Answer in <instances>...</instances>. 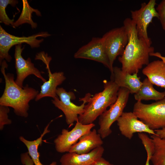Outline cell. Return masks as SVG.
Returning a JSON list of instances; mask_svg holds the SVG:
<instances>
[{
    "instance_id": "cell-8",
    "label": "cell",
    "mask_w": 165,
    "mask_h": 165,
    "mask_svg": "<svg viewBox=\"0 0 165 165\" xmlns=\"http://www.w3.org/2000/svg\"><path fill=\"white\" fill-rule=\"evenodd\" d=\"M101 38L111 65L113 68L116 57L123 55L128 43V36L125 28L123 26L113 28L105 34Z\"/></svg>"
},
{
    "instance_id": "cell-10",
    "label": "cell",
    "mask_w": 165,
    "mask_h": 165,
    "mask_svg": "<svg viewBox=\"0 0 165 165\" xmlns=\"http://www.w3.org/2000/svg\"><path fill=\"white\" fill-rule=\"evenodd\" d=\"M95 126L93 123L84 125L77 120L74 127L70 131L63 129L61 134L54 141L56 151L61 153L69 152L72 146L77 143L80 138L90 131Z\"/></svg>"
},
{
    "instance_id": "cell-3",
    "label": "cell",
    "mask_w": 165,
    "mask_h": 165,
    "mask_svg": "<svg viewBox=\"0 0 165 165\" xmlns=\"http://www.w3.org/2000/svg\"><path fill=\"white\" fill-rule=\"evenodd\" d=\"M104 89L95 94L92 97L91 94L85 105L84 111L78 117V121L84 125L93 123L109 106L114 104L118 97L120 87L113 81H103Z\"/></svg>"
},
{
    "instance_id": "cell-15",
    "label": "cell",
    "mask_w": 165,
    "mask_h": 165,
    "mask_svg": "<svg viewBox=\"0 0 165 165\" xmlns=\"http://www.w3.org/2000/svg\"><path fill=\"white\" fill-rule=\"evenodd\" d=\"M104 151V148L101 146L85 154L68 152L61 158V165H92L102 157Z\"/></svg>"
},
{
    "instance_id": "cell-31",
    "label": "cell",
    "mask_w": 165,
    "mask_h": 165,
    "mask_svg": "<svg viewBox=\"0 0 165 165\" xmlns=\"http://www.w3.org/2000/svg\"><path fill=\"white\" fill-rule=\"evenodd\" d=\"M92 165H94L93 164H92Z\"/></svg>"
},
{
    "instance_id": "cell-4",
    "label": "cell",
    "mask_w": 165,
    "mask_h": 165,
    "mask_svg": "<svg viewBox=\"0 0 165 165\" xmlns=\"http://www.w3.org/2000/svg\"><path fill=\"white\" fill-rule=\"evenodd\" d=\"M133 112L152 130L165 128V97L150 104L137 101Z\"/></svg>"
},
{
    "instance_id": "cell-2",
    "label": "cell",
    "mask_w": 165,
    "mask_h": 165,
    "mask_svg": "<svg viewBox=\"0 0 165 165\" xmlns=\"http://www.w3.org/2000/svg\"><path fill=\"white\" fill-rule=\"evenodd\" d=\"M1 72L5 81L3 93L0 98V105L11 107L15 114L19 116L27 117L30 101L35 98L39 92L27 84L22 88L18 85L14 80V75L10 73L6 74L5 69L8 65L5 60L2 62Z\"/></svg>"
},
{
    "instance_id": "cell-11",
    "label": "cell",
    "mask_w": 165,
    "mask_h": 165,
    "mask_svg": "<svg viewBox=\"0 0 165 165\" xmlns=\"http://www.w3.org/2000/svg\"><path fill=\"white\" fill-rule=\"evenodd\" d=\"M75 58L90 59L102 64L112 72L113 68L105 49L102 38L93 37L86 44L80 48L74 54Z\"/></svg>"
},
{
    "instance_id": "cell-28",
    "label": "cell",
    "mask_w": 165,
    "mask_h": 165,
    "mask_svg": "<svg viewBox=\"0 0 165 165\" xmlns=\"http://www.w3.org/2000/svg\"><path fill=\"white\" fill-rule=\"evenodd\" d=\"M93 164L94 165H114L102 157L96 161Z\"/></svg>"
},
{
    "instance_id": "cell-18",
    "label": "cell",
    "mask_w": 165,
    "mask_h": 165,
    "mask_svg": "<svg viewBox=\"0 0 165 165\" xmlns=\"http://www.w3.org/2000/svg\"><path fill=\"white\" fill-rule=\"evenodd\" d=\"M142 73L153 85L165 89V64L162 60L149 63Z\"/></svg>"
},
{
    "instance_id": "cell-14",
    "label": "cell",
    "mask_w": 165,
    "mask_h": 165,
    "mask_svg": "<svg viewBox=\"0 0 165 165\" xmlns=\"http://www.w3.org/2000/svg\"><path fill=\"white\" fill-rule=\"evenodd\" d=\"M51 58L47 55L43 56L41 60L46 64L48 73L49 80L41 86V91L35 98L37 101L45 97H51L54 99L58 97L56 94L57 86L61 84L65 80L66 77L63 72L51 73L49 68V64Z\"/></svg>"
},
{
    "instance_id": "cell-20",
    "label": "cell",
    "mask_w": 165,
    "mask_h": 165,
    "mask_svg": "<svg viewBox=\"0 0 165 165\" xmlns=\"http://www.w3.org/2000/svg\"><path fill=\"white\" fill-rule=\"evenodd\" d=\"M142 85L138 91L134 94L137 101L154 100L158 101L165 97V91L160 92L156 90L153 85L147 78L142 82Z\"/></svg>"
},
{
    "instance_id": "cell-30",
    "label": "cell",
    "mask_w": 165,
    "mask_h": 165,
    "mask_svg": "<svg viewBox=\"0 0 165 165\" xmlns=\"http://www.w3.org/2000/svg\"><path fill=\"white\" fill-rule=\"evenodd\" d=\"M150 56H155L160 58L165 64V57L163 56L160 53L154 52L150 53Z\"/></svg>"
},
{
    "instance_id": "cell-23",
    "label": "cell",
    "mask_w": 165,
    "mask_h": 165,
    "mask_svg": "<svg viewBox=\"0 0 165 165\" xmlns=\"http://www.w3.org/2000/svg\"><path fill=\"white\" fill-rule=\"evenodd\" d=\"M18 2L16 0H0V22L6 25H11L13 27L14 19H10L7 15L6 8L7 6L10 4L14 7L18 4Z\"/></svg>"
},
{
    "instance_id": "cell-17",
    "label": "cell",
    "mask_w": 165,
    "mask_h": 165,
    "mask_svg": "<svg viewBox=\"0 0 165 165\" xmlns=\"http://www.w3.org/2000/svg\"><path fill=\"white\" fill-rule=\"evenodd\" d=\"M102 139L96 130L94 129L80 138L79 141L72 146L69 152L80 154L87 153L102 146L103 143Z\"/></svg>"
},
{
    "instance_id": "cell-6",
    "label": "cell",
    "mask_w": 165,
    "mask_h": 165,
    "mask_svg": "<svg viewBox=\"0 0 165 165\" xmlns=\"http://www.w3.org/2000/svg\"><path fill=\"white\" fill-rule=\"evenodd\" d=\"M130 93L127 89L120 87L116 101L110 106L108 110H106L99 116L98 121L99 128L97 132L102 139L107 137L112 133L111 127L123 112Z\"/></svg>"
},
{
    "instance_id": "cell-21",
    "label": "cell",
    "mask_w": 165,
    "mask_h": 165,
    "mask_svg": "<svg viewBox=\"0 0 165 165\" xmlns=\"http://www.w3.org/2000/svg\"><path fill=\"white\" fill-rule=\"evenodd\" d=\"M150 138L154 146L150 161L153 165H165V138L157 135H152Z\"/></svg>"
},
{
    "instance_id": "cell-29",
    "label": "cell",
    "mask_w": 165,
    "mask_h": 165,
    "mask_svg": "<svg viewBox=\"0 0 165 165\" xmlns=\"http://www.w3.org/2000/svg\"><path fill=\"white\" fill-rule=\"evenodd\" d=\"M156 134L162 138H165V128L154 130Z\"/></svg>"
},
{
    "instance_id": "cell-24",
    "label": "cell",
    "mask_w": 165,
    "mask_h": 165,
    "mask_svg": "<svg viewBox=\"0 0 165 165\" xmlns=\"http://www.w3.org/2000/svg\"><path fill=\"white\" fill-rule=\"evenodd\" d=\"M9 112L8 107L0 105V130H3L4 126L11 124L12 121L9 119L8 114Z\"/></svg>"
},
{
    "instance_id": "cell-22",
    "label": "cell",
    "mask_w": 165,
    "mask_h": 165,
    "mask_svg": "<svg viewBox=\"0 0 165 165\" xmlns=\"http://www.w3.org/2000/svg\"><path fill=\"white\" fill-rule=\"evenodd\" d=\"M23 8L22 12L18 19L14 22L13 27H17L20 25L28 23L31 25L32 28H36L37 27L36 23L34 22L31 19L32 12L36 13L38 16H41V13L38 10L31 7L29 5L27 0H22Z\"/></svg>"
},
{
    "instance_id": "cell-9",
    "label": "cell",
    "mask_w": 165,
    "mask_h": 165,
    "mask_svg": "<svg viewBox=\"0 0 165 165\" xmlns=\"http://www.w3.org/2000/svg\"><path fill=\"white\" fill-rule=\"evenodd\" d=\"M156 4L155 0H150L147 3H142L139 9L130 11L131 19L136 24L138 37L145 39L150 46L152 42L148 36L147 29L154 17L159 18L155 8Z\"/></svg>"
},
{
    "instance_id": "cell-1",
    "label": "cell",
    "mask_w": 165,
    "mask_h": 165,
    "mask_svg": "<svg viewBox=\"0 0 165 165\" xmlns=\"http://www.w3.org/2000/svg\"><path fill=\"white\" fill-rule=\"evenodd\" d=\"M123 26L127 34L128 42L118 60L123 71L130 74L138 73L143 65L149 63L150 54L154 52V48L144 39L139 38L136 24L131 18H126Z\"/></svg>"
},
{
    "instance_id": "cell-5",
    "label": "cell",
    "mask_w": 165,
    "mask_h": 165,
    "mask_svg": "<svg viewBox=\"0 0 165 165\" xmlns=\"http://www.w3.org/2000/svg\"><path fill=\"white\" fill-rule=\"evenodd\" d=\"M56 94L59 98L57 97L53 99L52 103L63 112L66 123L71 127L78 120V116L83 113L85 104L87 103L90 94L88 93L83 97L79 99V101H83L80 105H76L71 101L76 98L74 93L72 91L67 92L62 87L57 88Z\"/></svg>"
},
{
    "instance_id": "cell-13",
    "label": "cell",
    "mask_w": 165,
    "mask_h": 165,
    "mask_svg": "<svg viewBox=\"0 0 165 165\" xmlns=\"http://www.w3.org/2000/svg\"><path fill=\"white\" fill-rule=\"evenodd\" d=\"M24 49V47L22 48L21 44L15 46L14 58L17 74L16 78L15 80L16 84L21 88H23L24 80L31 75H35L44 82L46 81L42 76L41 72L35 67L31 58L28 57L27 60H25L23 57L21 53Z\"/></svg>"
},
{
    "instance_id": "cell-7",
    "label": "cell",
    "mask_w": 165,
    "mask_h": 165,
    "mask_svg": "<svg viewBox=\"0 0 165 165\" xmlns=\"http://www.w3.org/2000/svg\"><path fill=\"white\" fill-rule=\"evenodd\" d=\"M51 35L47 32H42L28 37H18L11 35L6 31L0 25V64L5 59L9 62L12 58L9 51L14 45L26 43L32 48H38L43 41V39H38V37H46Z\"/></svg>"
},
{
    "instance_id": "cell-19",
    "label": "cell",
    "mask_w": 165,
    "mask_h": 165,
    "mask_svg": "<svg viewBox=\"0 0 165 165\" xmlns=\"http://www.w3.org/2000/svg\"><path fill=\"white\" fill-rule=\"evenodd\" d=\"M52 121L53 120H51L47 125L41 136L36 139L33 141H29L22 136H20L19 138L20 141L27 147L28 151V152L35 165H44L40 161L39 158L40 155L38 149L39 146L41 145L42 143V138L44 136L50 132L48 128ZM49 165H57V163L56 162L53 161Z\"/></svg>"
},
{
    "instance_id": "cell-25",
    "label": "cell",
    "mask_w": 165,
    "mask_h": 165,
    "mask_svg": "<svg viewBox=\"0 0 165 165\" xmlns=\"http://www.w3.org/2000/svg\"><path fill=\"white\" fill-rule=\"evenodd\" d=\"M156 9L162 28L165 31V0L162 1Z\"/></svg>"
},
{
    "instance_id": "cell-16",
    "label": "cell",
    "mask_w": 165,
    "mask_h": 165,
    "mask_svg": "<svg viewBox=\"0 0 165 165\" xmlns=\"http://www.w3.org/2000/svg\"><path fill=\"white\" fill-rule=\"evenodd\" d=\"M137 74H130L123 72L120 68L113 67L111 80L119 87L126 88L130 94H135L139 90L142 83Z\"/></svg>"
},
{
    "instance_id": "cell-27",
    "label": "cell",
    "mask_w": 165,
    "mask_h": 165,
    "mask_svg": "<svg viewBox=\"0 0 165 165\" xmlns=\"http://www.w3.org/2000/svg\"><path fill=\"white\" fill-rule=\"evenodd\" d=\"M20 157L21 162L23 165H34V162L28 152L21 154Z\"/></svg>"
},
{
    "instance_id": "cell-26",
    "label": "cell",
    "mask_w": 165,
    "mask_h": 165,
    "mask_svg": "<svg viewBox=\"0 0 165 165\" xmlns=\"http://www.w3.org/2000/svg\"><path fill=\"white\" fill-rule=\"evenodd\" d=\"M147 153V158L145 165H150V161L154 150L153 143L148 141L144 143L143 145Z\"/></svg>"
},
{
    "instance_id": "cell-12",
    "label": "cell",
    "mask_w": 165,
    "mask_h": 165,
    "mask_svg": "<svg viewBox=\"0 0 165 165\" xmlns=\"http://www.w3.org/2000/svg\"><path fill=\"white\" fill-rule=\"evenodd\" d=\"M138 119L133 112H123L117 121L121 134L129 139L136 132L156 135L154 130Z\"/></svg>"
}]
</instances>
